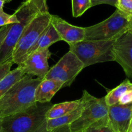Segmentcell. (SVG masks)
I'll return each instance as SVG.
<instances>
[{
    "instance_id": "obj_3",
    "label": "cell",
    "mask_w": 132,
    "mask_h": 132,
    "mask_svg": "<svg viewBox=\"0 0 132 132\" xmlns=\"http://www.w3.org/2000/svg\"><path fill=\"white\" fill-rule=\"evenodd\" d=\"M131 19L132 17L117 9L103 21L85 28V40L116 41L127 32Z\"/></svg>"
},
{
    "instance_id": "obj_30",
    "label": "cell",
    "mask_w": 132,
    "mask_h": 132,
    "mask_svg": "<svg viewBox=\"0 0 132 132\" xmlns=\"http://www.w3.org/2000/svg\"><path fill=\"white\" fill-rule=\"evenodd\" d=\"M132 129V118L131 120V122H130V127H129V130H128V132L130 131Z\"/></svg>"
},
{
    "instance_id": "obj_11",
    "label": "cell",
    "mask_w": 132,
    "mask_h": 132,
    "mask_svg": "<svg viewBox=\"0 0 132 132\" xmlns=\"http://www.w3.org/2000/svg\"><path fill=\"white\" fill-rule=\"evenodd\" d=\"M50 23L54 27L61 41L68 45L76 43L85 40V28L70 24L57 15H52Z\"/></svg>"
},
{
    "instance_id": "obj_32",
    "label": "cell",
    "mask_w": 132,
    "mask_h": 132,
    "mask_svg": "<svg viewBox=\"0 0 132 132\" xmlns=\"http://www.w3.org/2000/svg\"><path fill=\"white\" fill-rule=\"evenodd\" d=\"M129 132H132V129H131V130H130V131H129Z\"/></svg>"
},
{
    "instance_id": "obj_20",
    "label": "cell",
    "mask_w": 132,
    "mask_h": 132,
    "mask_svg": "<svg viewBox=\"0 0 132 132\" xmlns=\"http://www.w3.org/2000/svg\"><path fill=\"white\" fill-rule=\"evenodd\" d=\"M72 15L74 18L81 16L92 6V0H72Z\"/></svg>"
},
{
    "instance_id": "obj_25",
    "label": "cell",
    "mask_w": 132,
    "mask_h": 132,
    "mask_svg": "<svg viewBox=\"0 0 132 132\" xmlns=\"http://www.w3.org/2000/svg\"><path fill=\"white\" fill-rule=\"evenodd\" d=\"M117 2V0H92V6L93 7L94 6L101 5V4H108V5L116 6Z\"/></svg>"
},
{
    "instance_id": "obj_14",
    "label": "cell",
    "mask_w": 132,
    "mask_h": 132,
    "mask_svg": "<svg viewBox=\"0 0 132 132\" xmlns=\"http://www.w3.org/2000/svg\"><path fill=\"white\" fill-rule=\"evenodd\" d=\"M59 41H61V39L59 37L54 27L50 23L48 27L45 30L42 34L40 36L36 43L29 50L28 55L36 50L49 48V47L52 45Z\"/></svg>"
},
{
    "instance_id": "obj_28",
    "label": "cell",
    "mask_w": 132,
    "mask_h": 132,
    "mask_svg": "<svg viewBox=\"0 0 132 132\" xmlns=\"http://www.w3.org/2000/svg\"><path fill=\"white\" fill-rule=\"evenodd\" d=\"M5 3L6 2H5V0H0V14H1L2 13L4 12L3 6Z\"/></svg>"
},
{
    "instance_id": "obj_16",
    "label": "cell",
    "mask_w": 132,
    "mask_h": 132,
    "mask_svg": "<svg viewBox=\"0 0 132 132\" xmlns=\"http://www.w3.org/2000/svg\"><path fill=\"white\" fill-rule=\"evenodd\" d=\"M81 104V100L78 99L72 101H66L59 104H53L46 114L47 120L54 119L62 117L76 110Z\"/></svg>"
},
{
    "instance_id": "obj_13",
    "label": "cell",
    "mask_w": 132,
    "mask_h": 132,
    "mask_svg": "<svg viewBox=\"0 0 132 132\" xmlns=\"http://www.w3.org/2000/svg\"><path fill=\"white\" fill-rule=\"evenodd\" d=\"M63 87V84L59 81L43 79L36 90L35 101L36 103H50L53 97Z\"/></svg>"
},
{
    "instance_id": "obj_31",
    "label": "cell",
    "mask_w": 132,
    "mask_h": 132,
    "mask_svg": "<svg viewBox=\"0 0 132 132\" xmlns=\"http://www.w3.org/2000/svg\"><path fill=\"white\" fill-rule=\"evenodd\" d=\"M5 1L6 3H10L12 0H5Z\"/></svg>"
},
{
    "instance_id": "obj_4",
    "label": "cell",
    "mask_w": 132,
    "mask_h": 132,
    "mask_svg": "<svg viewBox=\"0 0 132 132\" xmlns=\"http://www.w3.org/2000/svg\"><path fill=\"white\" fill-rule=\"evenodd\" d=\"M50 13L38 14L23 29L12 54L14 64H21L27 57L28 52L51 22Z\"/></svg>"
},
{
    "instance_id": "obj_10",
    "label": "cell",
    "mask_w": 132,
    "mask_h": 132,
    "mask_svg": "<svg viewBox=\"0 0 132 132\" xmlns=\"http://www.w3.org/2000/svg\"><path fill=\"white\" fill-rule=\"evenodd\" d=\"M51 55L49 48L36 50L29 54L24 61L19 66L22 67L25 74L43 79L50 70L48 60Z\"/></svg>"
},
{
    "instance_id": "obj_27",
    "label": "cell",
    "mask_w": 132,
    "mask_h": 132,
    "mask_svg": "<svg viewBox=\"0 0 132 132\" xmlns=\"http://www.w3.org/2000/svg\"><path fill=\"white\" fill-rule=\"evenodd\" d=\"M51 132H72V131L70 130V125H64L54 129Z\"/></svg>"
},
{
    "instance_id": "obj_8",
    "label": "cell",
    "mask_w": 132,
    "mask_h": 132,
    "mask_svg": "<svg viewBox=\"0 0 132 132\" xmlns=\"http://www.w3.org/2000/svg\"><path fill=\"white\" fill-rule=\"evenodd\" d=\"M83 69L82 62L73 52L69 51L50 68L44 79L58 81L63 84V87H68Z\"/></svg>"
},
{
    "instance_id": "obj_29",
    "label": "cell",
    "mask_w": 132,
    "mask_h": 132,
    "mask_svg": "<svg viewBox=\"0 0 132 132\" xmlns=\"http://www.w3.org/2000/svg\"><path fill=\"white\" fill-rule=\"evenodd\" d=\"M127 32H130V33L132 34V19H131V23H130V26H129V27H128V29Z\"/></svg>"
},
{
    "instance_id": "obj_7",
    "label": "cell",
    "mask_w": 132,
    "mask_h": 132,
    "mask_svg": "<svg viewBox=\"0 0 132 132\" xmlns=\"http://www.w3.org/2000/svg\"><path fill=\"white\" fill-rule=\"evenodd\" d=\"M83 110L78 119L70 125L72 132H83L90 125L108 116L105 98H97L84 90L82 97Z\"/></svg>"
},
{
    "instance_id": "obj_33",
    "label": "cell",
    "mask_w": 132,
    "mask_h": 132,
    "mask_svg": "<svg viewBox=\"0 0 132 132\" xmlns=\"http://www.w3.org/2000/svg\"><path fill=\"white\" fill-rule=\"evenodd\" d=\"M29 1V0H25V1Z\"/></svg>"
},
{
    "instance_id": "obj_12",
    "label": "cell",
    "mask_w": 132,
    "mask_h": 132,
    "mask_svg": "<svg viewBox=\"0 0 132 132\" xmlns=\"http://www.w3.org/2000/svg\"><path fill=\"white\" fill-rule=\"evenodd\" d=\"M108 117L116 132H128L132 118V103L108 106Z\"/></svg>"
},
{
    "instance_id": "obj_2",
    "label": "cell",
    "mask_w": 132,
    "mask_h": 132,
    "mask_svg": "<svg viewBox=\"0 0 132 132\" xmlns=\"http://www.w3.org/2000/svg\"><path fill=\"white\" fill-rule=\"evenodd\" d=\"M43 79L25 74L0 98V119L27 109L36 103L35 92Z\"/></svg>"
},
{
    "instance_id": "obj_19",
    "label": "cell",
    "mask_w": 132,
    "mask_h": 132,
    "mask_svg": "<svg viewBox=\"0 0 132 132\" xmlns=\"http://www.w3.org/2000/svg\"><path fill=\"white\" fill-rule=\"evenodd\" d=\"M83 132H116L113 128L108 116L90 125Z\"/></svg>"
},
{
    "instance_id": "obj_22",
    "label": "cell",
    "mask_w": 132,
    "mask_h": 132,
    "mask_svg": "<svg viewBox=\"0 0 132 132\" xmlns=\"http://www.w3.org/2000/svg\"><path fill=\"white\" fill-rule=\"evenodd\" d=\"M116 7L124 14L132 17V0H117Z\"/></svg>"
},
{
    "instance_id": "obj_26",
    "label": "cell",
    "mask_w": 132,
    "mask_h": 132,
    "mask_svg": "<svg viewBox=\"0 0 132 132\" xmlns=\"http://www.w3.org/2000/svg\"><path fill=\"white\" fill-rule=\"evenodd\" d=\"M11 26L12 24H8V25H5L4 27H1V28H0V46H1L3 40L5 39Z\"/></svg>"
},
{
    "instance_id": "obj_18",
    "label": "cell",
    "mask_w": 132,
    "mask_h": 132,
    "mask_svg": "<svg viewBox=\"0 0 132 132\" xmlns=\"http://www.w3.org/2000/svg\"><path fill=\"white\" fill-rule=\"evenodd\" d=\"M132 88V82L130 79H126L122 81L119 86L111 90L104 97L105 101L108 106L116 105L118 104L121 97L130 89Z\"/></svg>"
},
{
    "instance_id": "obj_15",
    "label": "cell",
    "mask_w": 132,
    "mask_h": 132,
    "mask_svg": "<svg viewBox=\"0 0 132 132\" xmlns=\"http://www.w3.org/2000/svg\"><path fill=\"white\" fill-rule=\"evenodd\" d=\"M81 100L80 105L72 112L62 116L58 118L54 119L47 120V130L49 131H52L54 129L59 128L60 126H64V125H70L73 123L74 121L78 119L80 116H81L82 110H83V103L82 99Z\"/></svg>"
},
{
    "instance_id": "obj_34",
    "label": "cell",
    "mask_w": 132,
    "mask_h": 132,
    "mask_svg": "<svg viewBox=\"0 0 132 132\" xmlns=\"http://www.w3.org/2000/svg\"><path fill=\"white\" fill-rule=\"evenodd\" d=\"M0 132H1V130H0Z\"/></svg>"
},
{
    "instance_id": "obj_9",
    "label": "cell",
    "mask_w": 132,
    "mask_h": 132,
    "mask_svg": "<svg viewBox=\"0 0 132 132\" xmlns=\"http://www.w3.org/2000/svg\"><path fill=\"white\" fill-rule=\"evenodd\" d=\"M115 61L123 69L128 79L132 80V34L126 32L114 41Z\"/></svg>"
},
{
    "instance_id": "obj_5",
    "label": "cell",
    "mask_w": 132,
    "mask_h": 132,
    "mask_svg": "<svg viewBox=\"0 0 132 132\" xmlns=\"http://www.w3.org/2000/svg\"><path fill=\"white\" fill-rule=\"evenodd\" d=\"M114 41L83 40L70 45V51L82 62L85 68L97 63L114 61Z\"/></svg>"
},
{
    "instance_id": "obj_23",
    "label": "cell",
    "mask_w": 132,
    "mask_h": 132,
    "mask_svg": "<svg viewBox=\"0 0 132 132\" xmlns=\"http://www.w3.org/2000/svg\"><path fill=\"white\" fill-rule=\"evenodd\" d=\"M19 22V20L15 14L10 15L4 12L3 13L0 14V27L8 25V24H15Z\"/></svg>"
},
{
    "instance_id": "obj_6",
    "label": "cell",
    "mask_w": 132,
    "mask_h": 132,
    "mask_svg": "<svg viewBox=\"0 0 132 132\" xmlns=\"http://www.w3.org/2000/svg\"><path fill=\"white\" fill-rule=\"evenodd\" d=\"M14 14L19 22L12 24L0 46V64L12 57L13 52L23 29L38 13L32 9L28 1H24L15 10Z\"/></svg>"
},
{
    "instance_id": "obj_1",
    "label": "cell",
    "mask_w": 132,
    "mask_h": 132,
    "mask_svg": "<svg viewBox=\"0 0 132 132\" xmlns=\"http://www.w3.org/2000/svg\"><path fill=\"white\" fill-rule=\"evenodd\" d=\"M51 103H36L27 109L0 119L1 132H51L47 130L46 114Z\"/></svg>"
},
{
    "instance_id": "obj_24",
    "label": "cell",
    "mask_w": 132,
    "mask_h": 132,
    "mask_svg": "<svg viewBox=\"0 0 132 132\" xmlns=\"http://www.w3.org/2000/svg\"><path fill=\"white\" fill-rule=\"evenodd\" d=\"M13 64L14 63H13L12 57L11 58L6 61L5 63L0 64V81L10 72V68Z\"/></svg>"
},
{
    "instance_id": "obj_17",
    "label": "cell",
    "mask_w": 132,
    "mask_h": 132,
    "mask_svg": "<svg viewBox=\"0 0 132 132\" xmlns=\"http://www.w3.org/2000/svg\"><path fill=\"white\" fill-rule=\"evenodd\" d=\"M24 75L25 73L20 66H18L16 68L10 70V72L0 81V98L5 95L13 85L23 78Z\"/></svg>"
},
{
    "instance_id": "obj_21",
    "label": "cell",
    "mask_w": 132,
    "mask_h": 132,
    "mask_svg": "<svg viewBox=\"0 0 132 132\" xmlns=\"http://www.w3.org/2000/svg\"><path fill=\"white\" fill-rule=\"evenodd\" d=\"M33 10L38 14L48 13L47 6V0H29L28 1Z\"/></svg>"
}]
</instances>
